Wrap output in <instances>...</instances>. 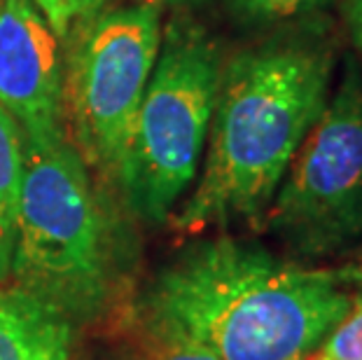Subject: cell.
I'll return each mask as SVG.
<instances>
[{
	"label": "cell",
	"instance_id": "1",
	"mask_svg": "<svg viewBox=\"0 0 362 360\" xmlns=\"http://www.w3.org/2000/svg\"><path fill=\"white\" fill-rule=\"evenodd\" d=\"M334 61L332 35L318 24L276 33L227 61L202 175L173 216L178 232L259 225L325 108Z\"/></svg>",
	"mask_w": 362,
	"mask_h": 360
},
{
	"label": "cell",
	"instance_id": "2",
	"mask_svg": "<svg viewBox=\"0 0 362 360\" xmlns=\"http://www.w3.org/2000/svg\"><path fill=\"white\" fill-rule=\"evenodd\" d=\"M349 274L281 260L218 236L157 274L138 311L189 335L220 360H306L351 309Z\"/></svg>",
	"mask_w": 362,
	"mask_h": 360
},
{
	"label": "cell",
	"instance_id": "3",
	"mask_svg": "<svg viewBox=\"0 0 362 360\" xmlns=\"http://www.w3.org/2000/svg\"><path fill=\"white\" fill-rule=\"evenodd\" d=\"M87 168L66 139L24 141L10 269L17 288L68 320H89L110 295V232Z\"/></svg>",
	"mask_w": 362,
	"mask_h": 360
},
{
	"label": "cell",
	"instance_id": "4",
	"mask_svg": "<svg viewBox=\"0 0 362 360\" xmlns=\"http://www.w3.org/2000/svg\"><path fill=\"white\" fill-rule=\"evenodd\" d=\"M222 68L220 45L189 19H173L138 108L115 182L138 220L161 225L194 182Z\"/></svg>",
	"mask_w": 362,
	"mask_h": 360
},
{
	"label": "cell",
	"instance_id": "5",
	"mask_svg": "<svg viewBox=\"0 0 362 360\" xmlns=\"http://www.w3.org/2000/svg\"><path fill=\"white\" fill-rule=\"evenodd\" d=\"M73 28L64 64V122L87 166L115 180L159 57L161 12L101 3Z\"/></svg>",
	"mask_w": 362,
	"mask_h": 360
},
{
	"label": "cell",
	"instance_id": "6",
	"mask_svg": "<svg viewBox=\"0 0 362 360\" xmlns=\"http://www.w3.org/2000/svg\"><path fill=\"white\" fill-rule=\"evenodd\" d=\"M259 225L304 257L344 250L362 234V66L341 82L299 145Z\"/></svg>",
	"mask_w": 362,
	"mask_h": 360
},
{
	"label": "cell",
	"instance_id": "7",
	"mask_svg": "<svg viewBox=\"0 0 362 360\" xmlns=\"http://www.w3.org/2000/svg\"><path fill=\"white\" fill-rule=\"evenodd\" d=\"M0 105L24 141L64 136V57L59 37L33 0H0Z\"/></svg>",
	"mask_w": 362,
	"mask_h": 360
},
{
	"label": "cell",
	"instance_id": "8",
	"mask_svg": "<svg viewBox=\"0 0 362 360\" xmlns=\"http://www.w3.org/2000/svg\"><path fill=\"white\" fill-rule=\"evenodd\" d=\"M71 320L21 288H0V360H68Z\"/></svg>",
	"mask_w": 362,
	"mask_h": 360
},
{
	"label": "cell",
	"instance_id": "9",
	"mask_svg": "<svg viewBox=\"0 0 362 360\" xmlns=\"http://www.w3.org/2000/svg\"><path fill=\"white\" fill-rule=\"evenodd\" d=\"M21 175H24V134L12 115L0 105V279L7 277L12 265Z\"/></svg>",
	"mask_w": 362,
	"mask_h": 360
},
{
	"label": "cell",
	"instance_id": "10",
	"mask_svg": "<svg viewBox=\"0 0 362 360\" xmlns=\"http://www.w3.org/2000/svg\"><path fill=\"white\" fill-rule=\"evenodd\" d=\"M129 335L134 337L143 360H220L211 349L192 339L189 335L161 325L138 309L131 313Z\"/></svg>",
	"mask_w": 362,
	"mask_h": 360
},
{
	"label": "cell",
	"instance_id": "11",
	"mask_svg": "<svg viewBox=\"0 0 362 360\" xmlns=\"http://www.w3.org/2000/svg\"><path fill=\"white\" fill-rule=\"evenodd\" d=\"M334 0H225L229 12L245 26H274L311 17Z\"/></svg>",
	"mask_w": 362,
	"mask_h": 360
},
{
	"label": "cell",
	"instance_id": "12",
	"mask_svg": "<svg viewBox=\"0 0 362 360\" xmlns=\"http://www.w3.org/2000/svg\"><path fill=\"white\" fill-rule=\"evenodd\" d=\"M318 354L327 360H362V297L353 300L351 309L320 344Z\"/></svg>",
	"mask_w": 362,
	"mask_h": 360
},
{
	"label": "cell",
	"instance_id": "13",
	"mask_svg": "<svg viewBox=\"0 0 362 360\" xmlns=\"http://www.w3.org/2000/svg\"><path fill=\"white\" fill-rule=\"evenodd\" d=\"M101 3L103 0H35V7L47 19L57 37H68L71 28Z\"/></svg>",
	"mask_w": 362,
	"mask_h": 360
},
{
	"label": "cell",
	"instance_id": "14",
	"mask_svg": "<svg viewBox=\"0 0 362 360\" xmlns=\"http://www.w3.org/2000/svg\"><path fill=\"white\" fill-rule=\"evenodd\" d=\"M344 17H346V28H349L353 45L362 52V0H346Z\"/></svg>",
	"mask_w": 362,
	"mask_h": 360
},
{
	"label": "cell",
	"instance_id": "15",
	"mask_svg": "<svg viewBox=\"0 0 362 360\" xmlns=\"http://www.w3.org/2000/svg\"><path fill=\"white\" fill-rule=\"evenodd\" d=\"M136 5H148V7H155V10H168V7H194V5H202L206 0H131Z\"/></svg>",
	"mask_w": 362,
	"mask_h": 360
},
{
	"label": "cell",
	"instance_id": "16",
	"mask_svg": "<svg viewBox=\"0 0 362 360\" xmlns=\"http://www.w3.org/2000/svg\"><path fill=\"white\" fill-rule=\"evenodd\" d=\"M346 274H349V281H358L360 286H362V267H360V269H356V272H346Z\"/></svg>",
	"mask_w": 362,
	"mask_h": 360
},
{
	"label": "cell",
	"instance_id": "17",
	"mask_svg": "<svg viewBox=\"0 0 362 360\" xmlns=\"http://www.w3.org/2000/svg\"><path fill=\"white\" fill-rule=\"evenodd\" d=\"M306 360H327V358H322V356L318 354V351H315V354H311V356L306 358Z\"/></svg>",
	"mask_w": 362,
	"mask_h": 360
}]
</instances>
